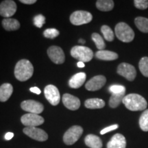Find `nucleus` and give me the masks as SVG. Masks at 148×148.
I'll return each instance as SVG.
<instances>
[{"mask_svg":"<svg viewBox=\"0 0 148 148\" xmlns=\"http://www.w3.org/2000/svg\"><path fill=\"white\" fill-rule=\"evenodd\" d=\"M34 66L28 60L22 59L18 61L14 67V76L18 81L25 82L32 76Z\"/></svg>","mask_w":148,"mask_h":148,"instance_id":"f257e3e1","label":"nucleus"},{"mask_svg":"<svg viewBox=\"0 0 148 148\" xmlns=\"http://www.w3.org/2000/svg\"><path fill=\"white\" fill-rule=\"evenodd\" d=\"M122 102L128 110L132 111L143 110L147 106V102L145 98L136 93L125 95Z\"/></svg>","mask_w":148,"mask_h":148,"instance_id":"f03ea898","label":"nucleus"},{"mask_svg":"<svg viewBox=\"0 0 148 148\" xmlns=\"http://www.w3.org/2000/svg\"><path fill=\"white\" fill-rule=\"evenodd\" d=\"M114 32L118 39L123 42L132 41L134 38V31L127 23L123 22L116 24Z\"/></svg>","mask_w":148,"mask_h":148,"instance_id":"7ed1b4c3","label":"nucleus"},{"mask_svg":"<svg viewBox=\"0 0 148 148\" xmlns=\"http://www.w3.org/2000/svg\"><path fill=\"white\" fill-rule=\"evenodd\" d=\"M71 55L73 58L78 60L79 62H87L92 60L93 52L87 47L77 45L71 49Z\"/></svg>","mask_w":148,"mask_h":148,"instance_id":"20e7f679","label":"nucleus"},{"mask_svg":"<svg viewBox=\"0 0 148 148\" xmlns=\"http://www.w3.org/2000/svg\"><path fill=\"white\" fill-rule=\"evenodd\" d=\"M83 133V128L79 125H73L68 129L63 136L64 143L71 145L77 142Z\"/></svg>","mask_w":148,"mask_h":148,"instance_id":"39448f33","label":"nucleus"},{"mask_svg":"<svg viewBox=\"0 0 148 148\" xmlns=\"http://www.w3.org/2000/svg\"><path fill=\"white\" fill-rule=\"evenodd\" d=\"M92 19V14L89 12L77 10L70 16V21L74 25H81L90 23Z\"/></svg>","mask_w":148,"mask_h":148,"instance_id":"423d86ee","label":"nucleus"},{"mask_svg":"<svg viewBox=\"0 0 148 148\" xmlns=\"http://www.w3.org/2000/svg\"><path fill=\"white\" fill-rule=\"evenodd\" d=\"M45 98L52 106H57L60 102V92L56 86L54 85L49 84L45 86L44 89Z\"/></svg>","mask_w":148,"mask_h":148,"instance_id":"0eeeda50","label":"nucleus"},{"mask_svg":"<svg viewBox=\"0 0 148 148\" xmlns=\"http://www.w3.org/2000/svg\"><path fill=\"white\" fill-rule=\"evenodd\" d=\"M116 72L129 81H133L136 76V69L132 64L123 62L118 66Z\"/></svg>","mask_w":148,"mask_h":148,"instance_id":"6e6552de","label":"nucleus"},{"mask_svg":"<svg viewBox=\"0 0 148 148\" xmlns=\"http://www.w3.org/2000/svg\"><path fill=\"white\" fill-rule=\"evenodd\" d=\"M16 3L12 0H5L0 3V16L5 18H10L16 12Z\"/></svg>","mask_w":148,"mask_h":148,"instance_id":"1a4fd4ad","label":"nucleus"},{"mask_svg":"<svg viewBox=\"0 0 148 148\" xmlns=\"http://www.w3.org/2000/svg\"><path fill=\"white\" fill-rule=\"evenodd\" d=\"M48 56L53 63L60 64L65 61V56L62 48L58 46H51L47 51Z\"/></svg>","mask_w":148,"mask_h":148,"instance_id":"9d476101","label":"nucleus"},{"mask_svg":"<svg viewBox=\"0 0 148 148\" xmlns=\"http://www.w3.org/2000/svg\"><path fill=\"white\" fill-rule=\"evenodd\" d=\"M21 121L25 127H37L42 125L45 120L43 117L36 114L27 113L21 116Z\"/></svg>","mask_w":148,"mask_h":148,"instance_id":"9b49d317","label":"nucleus"},{"mask_svg":"<svg viewBox=\"0 0 148 148\" xmlns=\"http://www.w3.org/2000/svg\"><path fill=\"white\" fill-rule=\"evenodd\" d=\"M23 133L32 139L38 141H45L47 140L48 135L43 130L37 127H25L23 129Z\"/></svg>","mask_w":148,"mask_h":148,"instance_id":"f8f14e48","label":"nucleus"},{"mask_svg":"<svg viewBox=\"0 0 148 148\" xmlns=\"http://www.w3.org/2000/svg\"><path fill=\"white\" fill-rule=\"evenodd\" d=\"M21 107L23 110L28 112L29 113L38 114L43 111L44 106L39 101L29 99L22 101Z\"/></svg>","mask_w":148,"mask_h":148,"instance_id":"ddd939ff","label":"nucleus"},{"mask_svg":"<svg viewBox=\"0 0 148 148\" xmlns=\"http://www.w3.org/2000/svg\"><path fill=\"white\" fill-rule=\"evenodd\" d=\"M106 82V77L103 75H96L86 83L85 88L90 91H95L101 89Z\"/></svg>","mask_w":148,"mask_h":148,"instance_id":"4468645a","label":"nucleus"},{"mask_svg":"<svg viewBox=\"0 0 148 148\" xmlns=\"http://www.w3.org/2000/svg\"><path fill=\"white\" fill-rule=\"evenodd\" d=\"M62 103L66 108L71 110H76L80 107V100L79 98L69 93L62 95Z\"/></svg>","mask_w":148,"mask_h":148,"instance_id":"2eb2a0df","label":"nucleus"},{"mask_svg":"<svg viewBox=\"0 0 148 148\" xmlns=\"http://www.w3.org/2000/svg\"><path fill=\"white\" fill-rule=\"evenodd\" d=\"M126 140L123 135L121 134H114L107 143V148H125Z\"/></svg>","mask_w":148,"mask_h":148,"instance_id":"dca6fc26","label":"nucleus"},{"mask_svg":"<svg viewBox=\"0 0 148 148\" xmlns=\"http://www.w3.org/2000/svg\"><path fill=\"white\" fill-rule=\"evenodd\" d=\"M86 75L84 72L77 73L73 75L69 81V86L72 88H78L84 84L86 81Z\"/></svg>","mask_w":148,"mask_h":148,"instance_id":"f3484780","label":"nucleus"},{"mask_svg":"<svg viewBox=\"0 0 148 148\" xmlns=\"http://www.w3.org/2000/svg\"><path fill=\"white\" fill-rule=\"evenodd\" d=\"M13 92V86L9 83H4L0 86V101L5 102Z\"/></svg>","mask_w":148,"mask_h":148,"instance_id":"a211bd4d","label":"nucleus"},{"mask_svg":"<svg viewBox=\"0 0 148 148\" xmlns=\"http://www.w3.org/2000/svg\"><path fill=\"white\" fill-rule=\"evenodd\" d=\"M1 25L3 29L6 31H15L20 28V23L15 18H3L1 21Z\"/></svg>","mask_w":148,"mask_h":148,"instance_id":"6ab92c4d","label":"nucleus"},{"mask_svg":"<svg viewBox=\"0 0 148 148\" xmlns=\"http://www.w3.org/2000/svg\"><path fill=\"white\" fill-rule=\"evenodd\" d=\"M84 143L90 148H101L103 146L101 138L94 134H88L85 137Z\"/></svg>","mask_w":148,"mask_h":148,"instance_id":"aec40b11","label":"nucleus"},{"mask_svg":"<svg viewBox=\"0 0 148 148\" xmlns=\"http://www.w3.org/2000/svg\"><path fill=\"white\" fill-rule=\"evenodd\" d=\"M95 56L101 60H114L118 58L117 53L108 50H99L96 52Z\"/></svg>","mask_w":148,"mask_h":148,"instance_id":"412c9836","label":"nucleus"},{"mask_svg":"<svg viewBox=\"0 0 148 148\" xmlns=\"http://www.w3.org/2000/svg\"><path fill=\"white\" fill-rule=\"evenodd\" d=\"M84 106L89 109L102 108L105 106V101L99 98H91L85 101Z\"/></svg>","mask_w":148,"mask_h":148,"instance_id":"4be33fe9","label":"nucleus"},{"mask_svg":"<svg viewBox=\"0 0 148 148\" xmlns=\"http://www.w3.org/2000/svg\"><path fill=\"white\" fill-rule=\"evenodd\" d=\"M96 7L99 10L108 12L114 8V1L112 0H98L96 2Z\"/></svg>","mask_w":148,"mask_h":148,"instance_id":"5701e85b","label":"nucleus"},{"mask_svg":"<svg viewBox=\"0 0 148 148\" xmlns=\"http://www.w3.org/2000/svg\"><path fill=\"white\" fill-rule=\"evenodd\" d=\"M125 91L121 93H112L109 99V106L112 108H116L123 101V98L125 96Z\"/></svg>","mask_w":148,"mask_h":148,"instance_id":"b1692460","label":"nucleus"},{"mask_svg":"<svg viewBox=\"0 0 148 148\" xmlns=\"http://www.w3.org/2000/svg\"><path fill=\"white\" fill-rule=\"evenodd\" d=\"M134 23L140 32L148 33V18L138 16L135 18Z\"/></svg>","mask_w":148,"mask_h":148,"instance_id":"393cba45","label":"nucleus"},{"mask_svg":"<svg viewBox=\"0 0 148 148\" xmlns=\"http://www.w3.org/2000/svg\"><path fill=\"white\" fill-rule=\"evenodd\" d=\"M91 38L99 50H104V48L106 47V44L100 35L97 33H92Z\"/></svg>","mask_w":148,"mask_h":148,"instance_id":"a878e982","label":"nucleus"},{"mask_svg":"<svg viewBox=\"0 0 148 148\" xmlns=\"http://www.w3.org/2000/svg\"><path fill=\"white\" fill-rule=\"evenodd\" d=\"M101 32L103 35V37L107 41L111 42L114 40V32L112 29L108 25H102L101 27Z\"/></svg>","mask_w":148,"mask_h":148,"instance_id":"bb28decb","label":"nucleus"},{"mask_svg":"<svg viewBox=\"0 0 148 148\" xmlns=\"http://www.w3.org/2000/svg\"><path fill=\"white\" fill-rule=\"evenodd\" d=\"M139 125L140 129L144 132L148 131V109L142 113L139 119Z\"/></svg>","mask_w":148,"mask_h":148,"instance_id":"cd10ccee","label":"nucleus"},{"mask_svg":"<svg viewBox=\"0 0 148 148\" xmlns=\"http://www.w3.org/2000/svg\"><path fill=\"white\" fill-rule=\"evenodd\" d=\"M138 67L141 73L145 77H148V58L143 57L140 59L138 63Z\"/></svg>","mask_w":148,"mask_h":148,"instance_id":"c85d7f7f","label":"nucleus"},{"mask_svg":"<svg viewBox=\"0 0 148 148\" xmlns=\"http://www.w3.org/2000/svg\"><path fill=\"white\" fill-rule=\"evenodd\" d=\"M60 34V32L58 29L55 28H49L45 29L43 32V35L45 38H50V39H53L55 38L56 37H57L58 35Z\"/></svg>","mask_w":148,"mask_h":148,"instance_id":"c756f323","label":"nucleus"},{"mask_svg":"<svg viewBox=\"0 0 148 148\" xmlns=\"http://www.w3.org/2000/svg\"><path fill=\"white\" fill-rule=\"evenodd\" d=\"M45 23V17L42 14H38L34 17V24L38 28L42 27Z\"/></svg>","mask_w":148,"mask_h":148,"instance_id":"7c9ffc66","label":"nucleus"},{"mask_svg":"<svg viewBox=\"0 0 148 148\" xmlns=\"http://www.w3.org/2000/svg\"><path fill=\"white\" fill-rule=\"evenodd\" d=\"M109 91L111 93H121L122 92L125 91V86L121 85H112L109 87Z\"/></svg>","mask_w":148,"mask_h":148,"instance_id":"2f4dec72","label":"nucleus"},{"mask_svg":"<svg viewBox=\"0 0 148 148\" xmlns=\"http://www.w3.org/2000/svg\"><path fill=\"white\" fill-rule=\"evenodd\" d=\"M134 3L135 7L140 10H145L148 8V1L147 0H135Z\"/></svg>","mask_w":148,"mask_h":148,"instance_id":"473e14b6","label":"nucleus"},{"mask_svg":"<svg viewBox=\"0 0 148 148\" xmlns=\"http://www.w3.org/2000/svg\"><path fill=\"white\" fill-rule=\"evenodd\" d=\"M118 127H119V125H118L117 124H114V125H110V126L106 127H105V128H103L102 130H101L100 134H105L106 133L110 132V131L115 130L117 129Z\"/></svg>","mask_w":148,"mask_h":148,"instance_id":"72a5a7b5","label":"nucleus"},{"mask_svg":"<svg viewBox=\"0 0 148 148\" xmlns=\"http://www.w3.org/2000/svg\"><path fill=\"white\" fill-rule=\"evenodd\" d=\"M20 2L23 3L24 4L31 5V4H34V3H36V0H21Z\"/></svg>","mask_w":148,"mask_h":148,"instance_id":"f704fd0d","label":"nucleus"},{"mask_svg":"<svg viewBox=\"0 0 148 148\" xmlns=\"http://www.w3.org/2000/svg\"><path fill=\"white\" fill-rule=\"evenodd\" d=\"M29 90H30L31 92H34V93H35V94H37V95H39V94H40V92H41V90H40V88L36 87V86H35V87L30 88Z\"/></svg>","mask_w":148,"mask_h":148,"instance_id":"c9c22d12","label":"nucleus"},{"mask_svg":"<svg viewBox=\"0 0 148 148\" xmlns=\"http://www.w3.org/2000/svg\"><path fill=\"white\" fill-rule=\"evenodd\" d=\"M14 136V134L12 132H7L6 134H5L4 136V138L6 140H9L10 139H12Z\"/></svg>","mask_w":148,"mask_h":148,"instance_id":"e433bc0d","label":"nucleus"},{"mask_svg":"<svg viewBox=\"0 0 148 148\" xmlns=\"http://www.w3.org/2000/svg\"><path fill=\"white\" fill-rule=\"evenodd\" d=\"M77 66H78L79 68H83L85 66V64H84V62H78L77 63Z\"/></svg>","mask_w":148,"mask_h":148,"instance_id":"4c0bfd02","label":"nucleus"},{"mask_svg":"<svg viewBox=\"0 0 148 148\" xmlns=\"http://www.w3.org/2000/svg\"><path fill=\"white\" fill-rule=\"evenodd\" d=\"M79 43H82V44H84L85 43V40L84 39H82V38H80V39H79V41H78Z\"/></svg>","mask_w":148,"mask_h":148,"instance_id":"58836bf2","label":"nucleus"}]
</instances>
